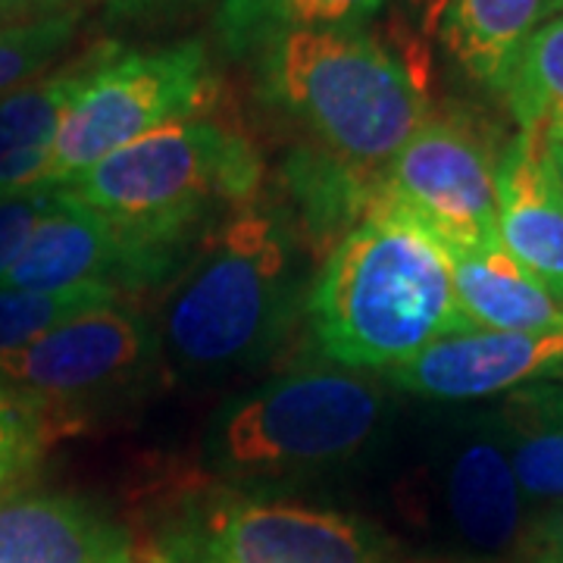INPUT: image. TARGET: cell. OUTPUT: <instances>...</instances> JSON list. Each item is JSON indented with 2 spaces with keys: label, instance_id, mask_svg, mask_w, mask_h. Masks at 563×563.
<instances>
[{
  "label": "cell",
  "instance_id": "9a60e30c",
  "mask_svg": "<svg viewBox=\"0 0 563 563\" xmlns=\"http://www.w3.org/2000/svg\"><path fill=\"white\" fill-rule=\"evenodd\" d=\"M379 173L383 169H363L317 144L288 151L279 169L288 203V220L282 225L313 254H332L335 244L369 217L379 195Z\"/></svg>",
  "mask_w": 563,
  "mask_h": 563
},
{
  "label": "cell",
  "instance_id": "7c38bea8",
  "mask_svg": "<svg viewBox=\"0 0 563 563\" xmlns=\"http://www.w3.org/2000/svg\"><path fill=\"white\" fill-rule=\"evenodd\" d=\"M395 388L429 401H483L563 379V332L470 329L432 342L388 373Z\"/></svg>",
  "mask_w": 563,
  "mask_h": 563
},
{
  "label": "cell",
  "instance_id": "603a6c76",
  "mask_svg": "<svg viewBox=\"0 0 563 563\" xmlns=\"http://www.w3.org/2000/svg\"><path fill=\"white\" fill-rule=\"evenodd\" d=\"M57 439L47 407L32 391L0 376V495L32 476Z\"/></svg>",
  "mask_w": 563,
  "mask_h": 563
},
{
  "label": "cell",
  "instance_id": "277c9868",
  "mask_svg": "<svg viewBox=\"0 0 563 563\" xmlns=\"http://www.w3.org/2000/svg\"><path fill=\"white\" fill-rule=\"evenodd\" d=\"M295 235L244 207L207 235L173 288L163 317L166 351L191 369L269 357L298 317Z\"/></svg>",
  "mask_w": 563,
  "mask_h": 563
},
{
  "label": "cell",
  "instance_id": "9c48e42d",
  "mask_svg": "<svg viewBox=\"0 0 563 563\" xmlns=\"http://www.w3.org/2000/svg\"><path fill=\"white\" fill-rule=\"evenodd\" d=\"M373 207L401 213L442 251L492 247L498 235L495 163L483 139L454 120H429L379 173Z\"/></svg>",
  "mask_w": 563,
  "mask_h": 563
},
{
  "label": "cell",
  "instance_id": "d4e9b609",
  "mask_svg": "<svg viewBox=\"0 0 563 563\" xmlns=\"http://www.w3.org/2000/svg\"><path fill=\"white\" fill-rule=\"evenodd\" d=\"M51 195L54 191H35L25 198L0 201V279L7 276V269L16 263L22 247L32 239L35 225L51 203Z\"/></svg>",
  "mask_w": 563,
  "mask_h": 563
},
{
  "label": "cell",
  "instance_id": "3957f363",
  "mask_svg": "<svg viewBox=\"0 0 563 563\" xmlns=\"http://www.w3.org/2000/svg\"><path fill=\"white\" fill-rule=\"evenodd\" d=\"M261 181L247 135L188 120L113 151L63 191L141 242L195 257L225 217L254 203Z\"/></svg>",
  "mask_w": 563,
  "mask_h": 563
},
{
  "label": "cell",
  "instance_id": "7402d4cb",
  "mask_svg": "<svg viewBox=\"0 0 563 563\" xmlns=\"http://www.w3.org/2000/svg\"><path fill=\"white\" fill-rule=\"evenodd\" d=\"M120 291L110 285H76L60 291L0 288V357L35 344L54 329L117 303Z\"/></svg>",
  "mask_w": 563,
  "mask_h": 563
},
{
  "label": "cell",
  "instance_id": "4dcf8cb0",
  "mask_svg": "<svg viewBox=\"0 0 563 563\" xmlns=\"http://www.w3.org/2000/svg\"><path fill=\"white\" fill-rule=\"evenodd\" d=\"M554 16H563V0H544L542 20H554Z\"/></svg>",
  "mask_w": 563,
  "mask_h": 563
},
{
  "label": "cell",
  "instance_id": "4316f807",
  "mask_svg": "<svg viewBox=\"0 0 563 563\" xmlns=\"http://www.w3.org/2000/svg\"><path fill=\"white\" fill-rule=\"evenodd\" d=\"M520 563H563V510L544 507L526 520L523 539L517 544Z\"/></svg>",
  "mask_w": 563,
  "mask_h": 563
},
{
  "label": "cell",
  "instance_id": "cb8c5ba5",
  "mask_svg": "<svg viewBox=\"0 0 563 563\" xmlns=\"http://www.w3.org/2000/svg\"><path fill=\"white\" fill-rule=\"evenodd\" d=\"M79 20V7H66L32 20L0 22V95L38 79L76 38Z\"/></svg>",
  "mask_w": 563,
  "mask_h": 563
},
{
  "label": "cell",
  "instance_id": "2e32d148",
  "mask_svg": "<svg viewBox=\"0 0 563 563\" xmlns=\"http://www.w3.org/2000/svg\"><path fill=\"white\" fill-rule=\"evenodd\" d=\"M463 317L492 332H563V303L504 244L444 251Z\"/></svg>",
  "mask_w": 563,
  "mask_h": 563
},
{
  "label": "cell",
  "instance_id": "e0dca14e",
  "mask_svg": "<svg viewBox=\"0 0 563 563\" xmlns=\"http://www.w3.org/2000/svg\"><path fill=\"white\" fill-rule=\"evenodd\" d=\"M498 413L526 504L532 510H563V379L504 395Z\"/></svg>",
  "mask_w": 563,
  "mask_h": 563
},
{
  "label": "cell",
  "instance_id": "484cf974",
  "mask_svg": "<svg viewBox=\"0 0 563 563\" xmlns=\"http://www.w3.org/2000/svg\"><path fill=\"white\" fill-rule=\"evenodd\" d=\"M51 166V147H29L0 157V201H13L44 191Z\"/></svg>",
  "mask_w": 563,
  "mask_h": 563
},
{
  "label": "cell",
  "instance_id": "4fadbf2b",
  "mask_svg": "<svg viewBox=\"0 0 563 563\" xmlns=\"http://www.w3.org/2000/svg\"><path fill=\"white\" fill-rule=\"evenodd\" d=\"M495 191L504 251L563 303V188L544 151V125L507 144Z\"/></svg>",
  "mask_w": 563,
  "mask_h": 563
},
{
  "label": "cell",
  "instance_id": "7a4b0ae2",
  "mask_svg": "<svg viewBox=\"0 0 563 563\" xmlns=\"http://www.w3.org/2000/svg\"><path fill=\"white\" fill-rule=\"evenodd\" d=\"M251 63L266 110L363 169H383L429 120L420 79L366 29L291 32Z\"/></svg>",
  "mask_w": 563,
  "mask_h": 563
},
{
  "label": "cell",
  "instance_id": "ffe728a7",
  "mask_svg": "<svg viewBox=\"0 0 563 563\" xmlns=\"http://www.w3.org/2000/svg\"><path fill=\"white\" fill-rule=\"evenodd\" d=\"M120 41H98L81 57L44 79L20 85L0 95V157L29 147H51L57 129L95 79V73L120 51Z\"/></svg>",
  "mask_w": 563,
  "mask_h": 563
},
{
  "label": "cell",
  "instance_id": "6da1fadb",
  "mask_svg": "<svg viewBox=\"0 0 563 563\" xmlns=\"http://www.w3.org/2000/svg\"><path fill=\"white\" fill-rule=\"evenodd\" d=\"M310 329L329 361L395 369L476 325L463 317L442 244L401 213L373 207L322 266Z\"/></svg>",
  "mask_w": 563,
  "mask_h": 563
},
{
  "label": "cell",
  "instance_id": "f546056e",
  "mask_svg": "<svg viewBox=\"0 0 563 563\" xmlns=\"http://www.w3.org/2000/svg\"><path fill=\"white\" fill-rule=\"evenodd\" d=\"M544 151H548V161L551 169L561 181L563 188V129L561 125H544Z\"/></svg>",
  "mask_w": 563,
  "mask_h": 563
},
{
  "label": "cell",
  "instance_id": "f1b7e54d",
  "mask_svg": "<svg viewBox=\"0 0 563 563\" xmlns=\"http://www.w3.org/2000/svg\"><path fill=\"white\" fill-rule=\"evenodd\" d=\"M79 0H0V22L32 20L44 13H57L66 7H76Z\"/></svg>",
  "mask_w": 563,
  "mask_h": 563
},
{
  "label": "cell",
  "instance_id": "52a82bcc",
  "mask_svg": "<svg viewBox=\"0 0 563 563\" xmlns=\"http://www.w3.org/2000/svg\"><path fill=\"white\" fill-rule=\"evenodd\" d=\"M217 101V76L201 38L120 47L88 81L51 144L44 191H60L85 169L157 129L195 120Z\"/></svg>",
  "mask_w": 563,
  "mask_h": 563
},
{
  "label": "cell",
  "instance_id": "30bf717a",
  "mask_svg": "<svg viewBox=\"0 0 563 563\" xmlns=\"http://www.w3.org/2000/svg\"><path fill=\"white\" fill-rule=\"evenodd\" d=\"M191 257L141 242L98 217L69 191H54L16 263L0 288L60 291L76 285H110L117 291H141L185 273Z\"/></svg>",
  "mask_w": 563,
  "mask_h": 563
},
{
  "label": "cell",
  "instance_id": "83f0119b",
  "mask_svg": "<svg viewBox=\"0 0 563 563\" xmlns=\"http://www.w3.org/2000/svg\"><path fill=\"white\" fill-rule=\"evenodd\" d=\"M203 0H107V16L113 22H151L176 16Z\"/></svg>",
  "mask_w": 563,
  "mask_h": 563
},
{
  "label": "cell",
  "instance_id": "ac0fdd59",
  "mask_svg": "<svg viewBox=\"0 0 563 563\" xmlns=\"http://www.w3.org/2000/svg\"><path fill=\"white\" fill-rule=\"evenodd\" d=\"M544 0H448L442 38L470 79L498 91L514 54L542 22Z\"/></svg>",
  "mask_w": 563,
  "mask_h": 563
},
{
  "label": "cell",
  "instance_id": "5b68a950",
  "mask_svg": "<svg viewBox=\"0 0 563 563\" xmlns=\"http://www.w3.org/2000/svg\"><path fill=\"white\" fill-rule=\"evenodd\" d=\"M388 398L376 383L303 369L225 401L207 422L203 463L229 483L335 470L383 439Z\"/></svg>",
  "mask_w": 563,
  "mask_h": 563
},
{
  "label": "cell",
  "instance_id": "44dd1931",
  "mask_svg": "<svg viewBox=\"0 0 563 563\" xmlns=\"http://www.w3.org/2000/svg\"><path fill=\"white\" fill-rule=\"evenodd\" d=\"M498 95L520 122V132L542 125L563 129V16L539 25L520 44Z\"/></svg>",
  "mask_w": 563,
  "mask_h": 563
},
{
  "label": "cell",
  "instance_id": "8992f818",
  "mask_svg": "<svg viewBox=\"0 0 563 563\" xmlns=\"http://www.w3.org/2000/svg\"><path fill=\"white\" fill-rule=\"evenodd\" d=\"M144 563H388V542L339 510L207 483L166 501Z\"/></svg>",
  "mask_w": 563,
  "mask_h": 563
},
{
  "label": "cell",
  "instance_id": "d6986e66",
  "mask_svg": "<svg viewBox=\"0 0 563 563\" xmlns=\"http://www.w3.org/2000/svg\"><path fill=\"white\" fill-rule=\"evenodd\" d=\"M385 0H222L217 38L225 57L251 60L269 41L317 29H363Z\"/></svg>",
  "mask_w": 563,
  "mask_h": 563
},
{
  "label": "cell",
  "instance_id": "5bb4252c",
  "mask_svg": "<svg viewBox=\"0 0 563 563\" xmlns=\"http://www.w3.org/2000/svg\"><path fill=\"white\" fill-rule=\"evenodd\" d=\"M0 563H139V548L95 504L22 495L0 501Z\"/></svg>",
  "mask_w": 563,
  "mask_h": 563
},
{
  "label": "cell",
  "instance_id": "8fae6325",
  "mask_svg": "<svg viewBox=\"0 0 563 563\" xmlns=\"http://www.w3.org/2000/svg\"><path fill=\"white\" fill-rule=\"evenodd\" d=\"M439 495L448 523L466 548L488 558L517 554L529 504L514 473L498 407L466 413L448 429Z\"/></svg>",
  "mask_w": 563,
  "mask_h": 563
},
{
  "label": "cell",
  "instance_id": "ba28073f",
  "mask_svg": "<svg viewBox=\"0 0 563 563\" xmlns=\"http://www.w3.org/2000/svg\"><path fill=\"white\" fill-rule=\"evenodd\" d=\"M161 332L132 307L110 303L0 357V376L32 391L63 435L139 404L161 379Z\"/></svg>",
  "mask_w": 563,
  "mask_h": 563
}]
</instances>
